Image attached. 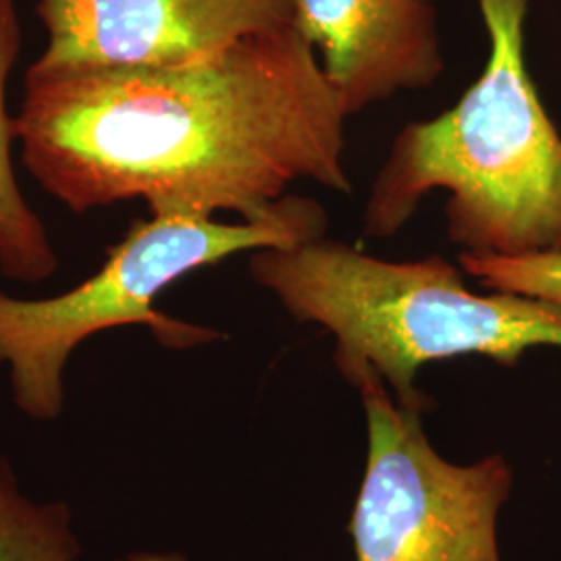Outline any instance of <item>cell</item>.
<instances>
[{"mask_svg": "<svg viewBox=\"0 0 561 561\" xmlns=\"http://www.w3.org/2000/svg\"><path fill=\"white\" fill-rule=\"evenodd\" d=\"M345 108L296 25L175 67L36 60L15 115L21 162L76 215L127 201L154 213L261 217L298 181L354 190Z\"/></svg>", "mask_w": 561, "mask_h": 561, "instance_id": "cell-1", "label": "cell"}, {"mask_svg": "<svg viewBox=\"0 0 561 561\" xmlns=\"http://www.w3.org/2000/svg\"><path fill=\"white\" fill-rule=\"evenodd\" d=\"M489 59L456 106L401 127L364 206L391 238L445 190L447 238L466 254L561 252V136L526 67L528 0H477Z\"/></svg>", "mask_w": 561, "mask_h": 561, "instance_id": "cell-2", "label": "cell"}, {"mask_svg": "<svg viewBox=\"0 0 561 561\" xmlns=\"http://www.w3.org/2000/svg\"><path fill=\"white\" fill-rule=\"evenodd\" d=\"M248 268L296 321L335 337L333 360L347 382L375 377L403 405L424 410L416 377L431 362L482 356L516 366L528 350H561L560 306L474 294L439 254L385 261L321 236L254 250Z\"/></svg>", "mask_w": 561, "mask_h": 561, "instance_id": "cell-3", "label": "cell"}, {"mask_svg": "<svg viewBox=\"0 0 561 561\" xmlns=\"http://www.w3.org/2000/svg\"><path fill=\"white\" fill-rule=\"evenodd\" d=\"M324 233L321 204L291 194L238 225L187 213L136 219L101 268L65 294L42 300L0 294V366L9 373L13 403L32 421H57L73 352L108 329L140 324L175 350L221 340L215 329L162 314L154 301L175 280L233 254L287 248Z\"/></svg>", "mask_w": 561, "mask_h": 561, "instance_id": "cell-4", "label": "cell"}, {"mask_svg": "<svg viewBox=\"0 0 561 561\" xmlns=\"http://www.w3.org/2000/svg\"><path fill=\"white\" fill-rule=\"evenodd\" d=\"M356 389L368 437L350 522L356 561H503L510 461L502 454L447 460L426 437L422 408L403 405L375 377Z\"/></svg>", "mask_w": 561, "mask_h": 561, "instance_id": "cell-5", "label": "cell"}, {"mask_svg": "<svg viewBox=\"0 0 561 561\" xmlns=\"http://www.w3.org/2000/svg\"><path fill=\"white\" fill-rule=\"evenodd\" d=\"M44 65L175 67L294 25V0H38Z\"/></svg>", "mask_w": 561, "mask_h": 561, "instance_id": "cell-6", "label": "cell"}, {"mask_svg": "<svg viewBox=\"0 0 561 561\" xmlns=\"http://www.w3.org/2000/svg\"><path fill=\"white\" fill-rule=\"evenodd\" d=\"M294 9L347 117L443 76L435 0H294Z\"/></svg>", "mask_w": 561, "mask_h": 561, "instance_id": "cell-7", "label": "cell"}, {"mask_svg": "<svg viewBox=\"0 0 561 561\" xmlns=\"http://www.w3.org/2000/svg\"><path fill=\"white\" fill-rule=\"evenodd\" d=\"M18 0H0V273L20 283H42L59 268L46 225L25 201L13 164L15 117L7 108V83L21 55Z\"/></svg>", "mask_w": 561, "mask_h": 561, "instance_id": "cell-8", "label": "cell"}, {"mask_svg": "<svg viewBox=\"0 0 561 561\" xmlns=\"http://www.w3.org/2000/svg\"><path fill=\"white\" fill-rule=\"evenodd\" d=\"M81 542L65 502H36L0 456V561H80Z\"/></svg>", "mask_w": 561, "mask_h": 561, "instance_id": "cell-9", "label": "cell"}, {"mask_svg": "<svg viewBox=\"0 0 561 561\" xmlns=\"http://www.w3.org/2000/svg\"><path fill=\"white\" fill-rule=\"evenodd\" d=\"M461 271L491 291H507L549 301L561 308V252L530 256L460 254Z\"/></svg>", "mask_w": 561, "mask_h": 561, "instance_id": "cell-10", "label": "cell"}, {"mask_svg": "<svg viewBox=\"0 0 561 561\" xmlns=\"http://www.w3.org/2000/svg\"><path fill=\"white\" fill-rule=\"evenodd\" d=\"M117 561H185L178 553H152V551H140V553H129Z\"/></svg>", "mask_w": 561, "mask_h": 561, "instance_id": "cell-11", "label": "cell"}]
</instances>
